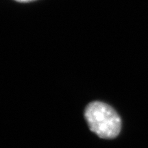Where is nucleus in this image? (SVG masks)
<instances>
[{"label":"nucleus","instance_id":"1","mask_svg":"<svg viewBox=\"0 0 148 148\" xmlns=\"http://www.w3.org/2000/svg\"><path fill=\"white\" fill-rule=\"evenodd\" d=\"M84 117L90 130L101 138H114L121 131V118L107 103L101 101L90 103L85 109Z\"/></svg>","mask_w":148,"mask_h":148},{"label":"nucleus","instance_id":"2","mask_svg":"<svg viewBox=\"0 0 148 148\" xmlns=\"http://www.w3.org/2000/svg\"><path fill=\"white\" fill-rule=\"evenodd\" d=\"M16 1H21V2H27V1H33V0H16Z\"/></svg>","mask_w":148,"mask_h":148}]
</instances>
